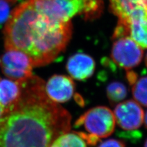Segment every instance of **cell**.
<instances>
[{"instance_id":"cell-1","label":"cell","mask_w":147,"mask_h":147,"mask_svg":"<svg viewBox=\"0 0 147 147\" xmlns=\"http://www.w3.org/2000/svg\"><path fill=\"white\" fill-rule=\"evenodd\" d=\"M20 82L19 100L0 118V147H50L70 131L71 115L49 98L38 77Z\"/></svg>"},{"instance_id":"cell-2","label":"cell","mask_w":147,"mask_h":147,"mask_svg":"<svg viewBox=\"0 0 147 147\" xmlns=\"http://www.w3.org/2000/svg\"><path fill=\"white\" fill-rule=\"evenodd\" d=\"M72 33L71 21L52 20L37 10L32 0H26L11 12L6 22L5 47L25 53L33 66H42L64 51Z\"/></svg>"},{"instance_id":"cell-3","label":"cell","mask_w":147,"mask_h":147,"mask_svg":"<svg viewBox=\"0 0 147 147\" xmlns=\"http://www.w3.org/2000/svg\"><path fill=\"white\" fill-rule=\"evenodd\" d=\"M39 12L52 20L67 22L76 16L94 20L102 14V0H32Z\"/></svg>"},{"instance_id":"cell-4","label":"cell","mask_w":147,"mask_h":147,"mask_svg":"<svg viewBox=\"0 0 147 147\" xmlns=\"http://www.w3.org/2000/svg\"><path fill=\"white\" fill-rule=\"evenodd\" d=\"M113 112L105 106H98L87 110L75 122V127L84 126L88 133L99 137L111 136L115 128Z\"/></svg>"},{"instance_id":"cell-5","label":"cell","mask_w":147,"mask_h":147,"mask_svg":"<svg viewBox=\"0 0 147 147\" xmlns=\"http://www.w3.org/2000/svg\"><path fill=\"white\" fill-rule=\"evenodd\" d=\"M114 40L110 55L112 61L126 71L139 65L144 57L143 49L129 36Z\"/></svg>"},{"instance_id":"cell-6","label":"cell","mask_w":147,"mask_h":147,"mask_svg":"<svg viewBox=\"0 0 147 147\" xmlns=\"http://www.w3.org/2000/svg\"><path fill=\"white\" fill-rule=\"evenodd\" d=\"M33 64L26 54L19 50L9 49L1 59L3 73L11 80L23 82L33 76Z\"/></svg>"},{"instance_id":"cell-7","label":"cell","mask_w":147,"mask_h":147,"mask_svg":"<svg viewBox=\"0 0 147 147\" xmlns=\"http://www.w3.org/2000/svg\"><path fill=\"white\" fill-rule=\"evenodd\" d=\"M113 114L118 125L127 131L137 129L144 120L143 109L134 100H127L118 104Z\"/></svg>"},{"instance_id":"cell-8","label":"cell","mask_w":147,"mask_h":147,"mask_svg":"<svg viewBox=\"0 0 147 147\" xmlns=\"http://www.w3.org/2000/svg\"><path fill=\"white\" fill-rule=\"evenodd\" d=\"M109 4L118 21L127 22L134 18H147V0H109Z\"/></svg>"},{"instance_id":"cell-9","label":"cell","mask_w":147,"mask_h":147,"mask_svg":"<svg viewBox=\"0 0 147 147\" xmlns=\"http://www.w3.org/2000/svg\"><path fill=\"white\" fill-rule=\"evenodd\" d=\"M44 88L50 99L56 103H64L70 100L74 94L75 84L71 77L55 75L48 80Z\"/></svg>"},{"instance_id":"cell-10","label":"cell","mask_w":147,"mask_h":147,"mask_svg":"<svg viewBox=\"0 0 147 147\" xmlns=\"http://www.w3.org/2000/svg\"><path fill=\"white\" fill-rule=\"evenodd\" d=\"M94 59L85 53H76L69 58L66 64L68 73L74 79L86 80L92 76L95 70Z\"/></svg>"},{"instance_id":"cell-11","label":"cell","mask_w":147,"mask_h":147,"mask_svg":"<svg viewBox=\"0 0 147 147\" xmlns=\"http://www.w3.org/2000/svg\"><path fill=\"white\" fill-rule=\"evenodd\" d=\"M21 94V82L0 79V105L5 110L6 113L17 104Z\"/></svg>"},{"instance_id":"cell-12","label":"cell","mask_w":147,"mask_h":147,"mask_svg":"<svg viewBox=\"0 0 147 147\" xmlns=\"http://www.w3.org/2000/svg\"><path fill=\"white\" fill-rule=\"evenodd\" d=\"M118 22L123 23L126 26L127 36L142 49H147V18H134L127 22Z\"/></svg>"},{"instance_id":"cell-13","label":"cell","mask_w":147,"mask_h":147,"mask_svg":"<svg viewBox=\"0 0 147 147\" xmlns=\"http://www.w3.org/2000/svg\"><path fill=\"white\" fill-rule=\"evenodd\" d=\"M50 147H87L86 142L76 132H67L55 139Z\"/></svg>"},{"instance_id":"cell-14","label":"cell","mask_w":147,"mask_h":147,"mask_svg":"<svg viewBox=\"0 0 147 147\" xmlns=\"http://www.w3.org/2000/svg\"><path fill=\"white\" fill-rule=\"evenodd\" d=\"M106 93L110 104L114 105L126 98L127 87L121 82L114 81L107 86Z\"/></svg>"},{"instance_id":"cell-15","label":"cell","mask_w":147,"mask_h":147,"mask_svg":"<svg viewBox=\"0 0 147 147\" xmlns=\"http://www.w3.org/2000/svg\"><path fill=\"white\" fill-rule=\"evenodd\" d=\"M132 86V93L134 100L139 104L147 107V76L137 78Z\"/></svg>"},{"instance_id":"cell-16","label":"cell","mask_w":147,"mask_h":147,"mask_svg":"<svg viewBox=\"0 0 147 147\" xmlns=\"http://www.w3.org/2000/svg\"><path fill=\"white\" fill-rule=\"evenodd\" d=\"M17 0H0V25L9 19L11 14V6Z\"/></svg>"},{"instance_id":"cell-17","label":"cell","mask_w":147,"mask_h":147,"mask_svg":"<svg viewBox=\"0 0 147 147\" xmlns=\"http://www.w3.org/2000/svg\"><path fill=\"white\" fill-rule=\"evenodd\" d=\"M77 133L85 140V142H86L87 144H88L91 146L96 145L100 140L99 137L94 135L89 134V133H85L83 132H77Z\"/></svg>"},{"instance_id":"cell-18","label":"cell","mask_w":147,"mask_h":147,"mask_svg":"<svg viewBox=\"0 0 147 147\" xmlns=\"http://www.w3.org/2000/svg\"><path fill=\"white\" fill-rule=\"evenodd\" d=\"M98 147H126V145L122 140L110 139L101 142Z\"/></svg>"},{"instance_id":"cell-19","label":"cell","mask_w":147,"mask_h":147,"mask_svg":"<svg viewBox=\"0 0 147 147\" xmlns=\"http://www.w3.org/2000/svg\"><path fill=\"white\" fill-rule=\"evenodd\" d=\"M5 113H6L5 110H4L1 105H0V118H1L5 114Z\"/></svg>"},{"instance_id":"cell-20","label":"cell","mask_w":147,"mask_h":147,"mask_svg":"<svg viewBox=\"0 0 147 147\" xmlns=\"http://www.w3.org/2000/svg\"><path fill=\"white\" fill-rule=\"evenodd\" d=\"M144 123H145V126L147 129V111L146 112L145 114L144 115Z\"/></svg>"},{"instance_id":"cell-21","label":"cell","mask_w":147,"mask_h":147,"mask_svg":"<svg viewBox=\"0 0 147 147\" xmlns=\"http://www.w3.org/2000/svg\"><path fill=\"white\" fill-rule=\"evenodd\" d=\"M145 64H146V66L147 67V53H146V56H145Z\"/></svg>"},{"instance_id":"cell-22","label":"cell","mask_w":147,"mask_h":147,"mask_svg":"<svg viewBox=\"0 0 147 147\" xmlns=\"http://www.w3.org/2000/svg\"><path fill=\"white\" fill-rule=\"evenodd\" d=\"M144 147H147V139H146V140L145 142V144H144Z\"/></svg>"}]
</instances>
